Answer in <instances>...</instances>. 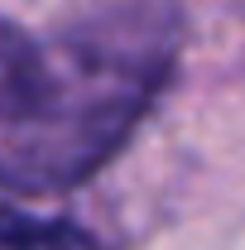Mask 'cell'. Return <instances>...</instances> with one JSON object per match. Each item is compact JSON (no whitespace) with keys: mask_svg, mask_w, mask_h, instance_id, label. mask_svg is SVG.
<instances>
[{"mask_svg":"<svg viewBox=\"0 0 245 250\" xmlns=\"http://www.w3.org/2000/svg\"><path fill=\"white\" fill-rule=\"evenodd\" d=\"M0 250H96V241L62 217L0 207Z\"/></svg>","mask_w":245,"mask_h":250,"instance_id":"2","label":"cell"},{"mask_svg":"<svg viewBox=\"0 0 245 250\" xmlns=\"http://www.w3.org/2000/svg\"><path fill=\"white\" fill-rule=\"evenodd\" d=\"M173 62L154 5L101 10L58 39L0 24V183L48 192L87 178L125 140Z\"/></svg>","mask_w":245,"mask_h":250,"instance_id":"1","label":"cell"}]
</instances>
